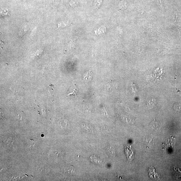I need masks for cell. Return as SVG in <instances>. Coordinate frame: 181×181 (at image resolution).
<instances>
[{
	"label": "cell",
	"instance_id": "1",
	"mask_svg": "<svg viewBox=\"0 0 181 181\" xmlns=\"http://www.w3.org/2000/svg\"><path fill=\"white\" fill-rule=\"evenodd\" d=\"M91 73L90 72L87 73L84 75V79L87 81L90 80L92 78V74H91Z\"/></svg>",
	"mask_w": 181,
	"mask_h": 181
},
{
	"label": "cell",
	"instance_id": "2",
	"mask_svg": "<svg viewBox=\"0 0 181 181\" xmlns=\"http://www.w3.org/2000/svg\"><path fill=\"white\" fill-rule=\"evenodd\" d=\"M174 108L176 111L181 112V103H177L174 106Z\"/></svg>",
	"mask_w": 181,
	"mask_h": 181
},
{
	"label": "cell",
	"instance_id": "3",
	"mask_svg": "<svg viewBox=\"0 0 181 181\" xmlns=\"http://www.w3.org/2000/svg\"><path fill=\"white\" fill-rule=\"evenodd\" d=\"M1 13V15H2V16H7L9 14V13H8V10H4V9L2 10Z\"/></svg>",
	"mask_w": 181,
	"mask_h": 181
},
{
	"label": "cell",
	"instance_id": "4",
	"mask_svg": "<svg viewBox=\"0 0 181 181\" xmlns=\"http://www.w3.org/2000/svg\"><path fill=\"white\" fill-rule=\"evenodd\" d=\"M77 92L78 91L76 89H74L73 91L72 92H71L70 93L68 94V95H75V96H76V94L77 93Z\"/></svg>",
	"mask_w": 181,
	"mask_h": 181
},
{
	"label": "cell",
	"instance_id": "5",
	"mask_svg": "<svg viewBox=\"0 0 181 181\" xmlns=\"http://www.w3.org/2000/svg\"><path fill=\"white\" fill-rule=\"evenodd\" d=\"M157 1L159 5H160V6L162 7L161 0H157Z\"/></svg>",
	"mask_w": 181,
	"mask_h": 181
}]
</instances>
